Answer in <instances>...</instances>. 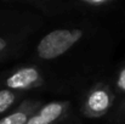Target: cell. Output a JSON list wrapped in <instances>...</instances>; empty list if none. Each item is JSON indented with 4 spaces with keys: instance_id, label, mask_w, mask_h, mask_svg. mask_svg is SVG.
I'll use <instances>...</instances> for the list:
<instances>
[{
    "instance_id": "cell-1",
    "label": "cell",
    "mask_w": 125,
    "mask_h": 124,
    "mask_svg": "<svg viewBox=\"0 0 125 124\" xmlns=\"http://www.w3.org/2000/svg\"><path fill=\"white\" fill-rule=\"evenodd\" d=\"M83 34L82 29H55L42 38L37 46V54L42 60L57 58L80 40Z\"/></svg>"
},
{
    "instance_id": "cell-2",
    "label": "cell",
    "mask_w": 125,
    "mask_h": 124,
    "mask_svg": "<svg viewBox=\"0 0 125 124\" xmlns=\"http://www.w3.org/2000/svg\"><path fill=\"white\" fill-rule=\"evenodd\" d=\"M113 100H114V95L109 89V86L104 84H98L90 90L84 102V114L92 118L100 117L112 107Z\"/></svg>"
},
{
    "instance_id": "cell-3",
    "label": "cell",
    "mask_w": 125,
    "mask_h": 124,
    "mask_svg": "<svg viewBox=\"0 0 125 124\" xmlns=\"http://www.w3.org/2000/svg\"><path fill=\"white\" fill-rule=\"evenodd\" d=\"M6 86L10 90H28L42 84V76L37 67H23L12 72L6 78Z\"/></svg>"
},
{
    "instance_id": "cell-4",
    "label": "cell",
    "mask_w": 125,
    "mask_h": 124,
    "mask_svg": "<svg viewBox=\"0 0 125 124\" xmlns=\"http://www.w3.org/2000/svg\"><path fill=\"white\" fill-rule=\"evenodd\" d=\"M68 101H55L42 107L33 114L27 124H57L69 111Z\"/></svg>"
},
{
    "instance_id": "cell-5",
    "label": "cell",
    "mask_w": 125,
    "mask_h": 124,
    "mask_svg": "<svg viewBox=\"0 0 125 124\" xmlns=\"http://www.w3.org/2000/svg\"><path fill=\"white\" fill-rule=\"evenodd\" d=\"M42 106L39 100H24L18 107H16L11 113L6 114L0 119V124H27L33 114Z\"/></svg>"
},
{
    "instance_id": "cell-6",
    "label": "cell",
    "mask_w": 125,
    "mask_h": 124,
    "mask_svg": "<svg viewBox=\"0 0 125 124\" xmlns=\"http://www.w3.org/2000/svg\"><path fill=\"white\" fill-rule=\"evenodd\" d=\"M17 97H18V92L10 89H1L0 90V114H2L9 108H11L15 101L17 100Z\"/></svg>"
},
{
    "instance_id": "cell-7",
    "label": "cell",
    "mask_w": 125,
    "mask_h": 124,
    "mask_svg": "<svg viewBox=\"0 0 125 124\" xmlns=\"http://www.w3.org/2000/svg\"><path fill=\"white\" fill-rule=\"evenodd\" d=\"M113 4L112 0H85L80 1V5L87 6V7H103Z\"/></svg>"
},
{
    "instance_id": "cell-8",
    "label": "cell",
    "mask_w": 125,
    "mask_h": 124,
    "mask_svg": "<svg viewBox=\"0 0 125 124\" xmlns=\"http://www.w3.org/2000/svg\"><path fill=\"white\" fill-rule=\"evenodd\" d=\"M13 38L15 37H2V35H0V52L7 50V47L11 45Z\"/></svg>"
},
{
    "instance_id": "cell-9",
    "label": "cell",
    "mask_w": 125,
    "mask_h": 124,
    "mask_svg": "<svg viewBox=\"0 0 125 124\" xmlns=\"http://www.w3.org/2000/svg\"><path fill=\"white\" fill-rule=\"evenodd\" d=\"M118 86L125 91V68L120 72V76H119V79H118Z\"/></svg>"
},
{
    "instance_id": "cell-10",
    "label": "cell",
    "mask_w": 125,
    "mask_h": 124,
    "mask_svg": "<svg viewBox=\"0 0 125 124\" xmlns=\"http://www.w3.org/2000/svg\"><path fill=\"white\" fill-rule=\"evenodd\" d=\"M120 111H122V112H123V113L125 114V99L123 100V102H122V106H120Z\"/></svg>"
}]
</instances>
